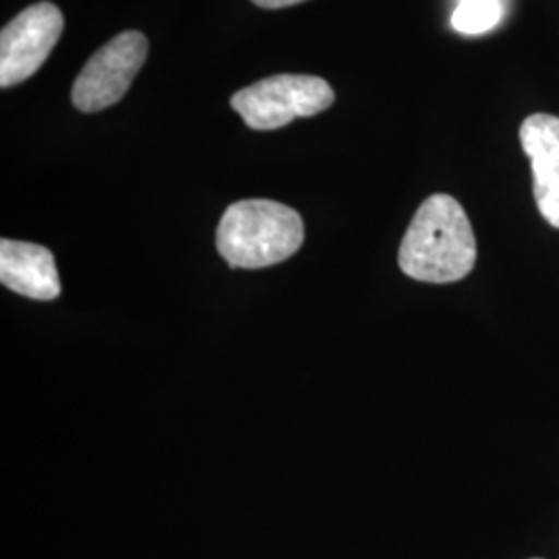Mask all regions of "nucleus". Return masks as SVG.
Segmentation results:
<instances>
[{"instance_id": "nucleus-1", "label": "nucleus", "mask_w": 559, "mask_h": 559, "mask_svg": "<svg viewBox=\"0 0 559 559\" xmlns=\"http://www.w3.org/2000/svg\"><path fill=\"white\" fill-rule=\"evenodd\" d=\"M477 261V239L459 201L445 193L420 203L399 251L408 278L450 284L466 278Z\"/></svg>"}, {"instance_id": "nucleus-2", "label": "nucleus", "mask_w": 559, "mask_h": 559, "mask_svg": "<svg viewBox=\"0 0 559 559\" xmlns=\"http://www.w3.org/2000/svg\"><path fill=\"white\" fill-rule=\"evenodd\" d=\"M305 240L297 210L272 200H242L226 207L216 247L230 267L260 270L293 258Z\"/></svg>"}, {"instance_id": "nucleus-3", "label": "nucleus", "mask_w": 559, "mask_h": 559, "mask_svg": "<svg viewBox=\"0 0 559 559\" xmlns=\"http://www.w3.org/2000/svg\"><path fill=\"white\" fill-rule=\"evenodd\" d=\"M336 100L332 85L316 75H274L258 81L230 98L233 110L249 129L274 131L295 119H309Z\"/></svg>"}, {"instance_id": "nucleus-4", "label": "nucleus", "mask_w": 559, "mask_h": 559, "mask_svg": "<svg viewBox=\"0 0 559 559\" xmlns=\"http://www.w3.org/2000/svg\"><path fill=\"white\" fill-rule=\"evenodd\" d=\"M147 38L135 32H122L85 62L71 90V102L81 112H100L117 104L147 59Z\"/></svg>"}, {"instance_id": "nucleus-5", "label": "nucleus", "mask_w": 559, "mask_h": 559, "mask_svg": "<svg viewBox=\"0 0 559 559\" xmlns=\"http://www.w3.org/2000/svg\"><path fill=\"white\" fill-rule=\"evenodd\" d=\"M64 20L52 2H36L9 21L0 34V85L13 87L40 71L59 44Z\"/></svg>"}, {"instance_id": "nucleus-6", "label": "nucleus", "mask_w": 559, "mask_h": 559, "mask_svg": "<svg viewBox=\"0 0 559 559\" xmlns=\"http://www.w3.org/2000/svg\"><path fill=\"white\" fill-rule=\"evenodd\" d=\"M520 143L531 160L539 214L559 230V117L531 115L520 124Z\"/></svg>"}, {"instance_id": "nucleus-7", "label": "nucleus", "mask_w": 559, "mask_h": 559, "mask_svg": "<svg viewBox=\"0 0 559 559\" xmlns=\"http://www.w3.org/2000/svg\"><path fill=\"white\" fill-rule=\"evenodd\" d=\"M0 282L27 299L55 300L60 295L52 251L25 240H0Z\"/></svg>"}, {"instance_id": "nucleus-8", "label": "nucleus", "mask_w": 559, "mask_h": 559, "mask_svg": "<svg viewBox=\"0 0 559 559\" xmlns=\"http://www.w3.org/2000/svg\"><path fill=\"white\" fill-rule=\"evenodd\" d=\"M500 0H459L452 13V27L464 36H483L501 21Z\"/></svg>"}, {"instance_id": "nucleus-9", "label": "nucleus", "mask_w": 559, "mask_h": 559, "mask_svg": "<svg viewBox=\"0 0 559 559\" xmlns=\"http://www.w3.org/2000/svg\"><path fill=\"white\" fill-rule=\"evenodd\" d=\"M253 4H258L261 9H284V7H295L305 0H251Z\"/></svg>"}]
</instances>
